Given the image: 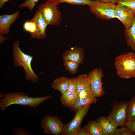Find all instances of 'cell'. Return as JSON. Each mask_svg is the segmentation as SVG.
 Here are the masks:
<instances>
[{
    "label": "cell",
    "mask_w": 135,
    "mask_h": 135,
    "mask_svg": "<svg viewBox=\"0 0 135 135\" xmlns=\"http://www.w3.org/2000/svg\"><path fill=\"white\" fill-rule=\"evenodd\" d=\"M49 95L38 97H32L24 93L12 92L4 94L0 100V107L2 111L12 104H16L36 108L42 103L51 98Z\"/></svg>",
    "instance_id": "cell-1"
},
{
    "label": "cell",
    "mask_w": 135,
    "mask_h": 135,
    "mask_svg": "<svg viewBox=\"0 0 135 135\" xmlns=\"http://www.w3.org/2000/svg\"><path fill=\"white\" fill-rule=\"evenodd\" d=\"M20 42L16 41L13 44V58L14 65L16 68L22 66L23 68L27 80L35 83L39 80L38 76L34 72L32 67L33 56L24 53L19 47Z\"/></svg>",
    "instance_id": "cell-2"
},
{
    "label": "cell",
    "mask_w": 135,
    "mask_h": 135,
    "mask_svg": "<svg viewBox=\"0 0 135 135\" xmlns=\"http://www.w3.org/2000/svg\"><path fill=\"white\" fill-rule=\"evenodd\" d=\"M114 64L118 76L122 78H135V54L128 52L118 56Z\"/></svg>",
    "instance_id": "cell-3"
},
{
    "label": "cell",
    "mask_w": 135,
    "mask_h": 135,
    "mask_svg": "<svg viewBox=\"0 0 135 135\" xmlns=\"http://www.w3.org/2000/svg\"><path fill=\"white\" fill-rule=\"evenodd\" d=\"M57 6L52 2L46 0L38 7L37 10L41 13L48 25L58 26L60 24L62 15Z\"/></svg>",
    "instance_id": "cell-4"
},
{
    "label": "cell",
    "mask_w": 135,
    "mask_h": 135,
    "mask_svg": "<svg viewBox=\"0 0 135 135\" xmlns=\"http://www.w3.org/2000/svg\"><path fill=\"white\" fill-rule=\"evenodd\" d=\"M116 6L111 2L92 0L88 6L91 12L96 17L105 20L116 18L114 13Z\"/></svg>",
    "instance_id": "cell-5"
},
{
    "label": "cell",
    "mask_w": 135,
    "mask_h": 135,
    "mask_svg": "<svg viewBox=\"0 0 135 135\" xmlns=\"http://www.w3.org/2000/svg\"><path fill=\"white\" fill-rule=\"evenodd\" d=\"M128 102L122 101L114 102L107 118L118 126H125L127 121Z\"/></svg>",
    "instance_id": "cell-6"
},
{
    "label": "cell",
    "mask_w": 135,
    "mask_h": 135,
    "mask_svg": "<svg viewBox=\"0 0 135 135\" xmlns=\"http://www.w3.org/2000/svg\"><path fill=\"white\" fill-rule=\"evenodd\" d=\"M90 104H87L78 109L73 119L64 124L60 134L62 135H77L81 127L82 122L87 114Z\"/></svg>",
    "instance_id": "cell-7"
},
{
    "label": "cell",
    "mask_w": 135,
    "mask_h": 135,
    "mask_svg": "<svg viewBox=\"0 0 135 135\" xmlns=\"http://www.w3.org/2000/svg\"><path fill=\"white\" fill-rule=\"evenodd\" d=\"M64 125L57 116L48 115L42 118L41 123L44 132L51 135L60 134Z\"/></svg>",
    "instance_id": "cell-8"
},
{
    "label": "cell",
    "mask_w": 135,
    "mask_h": 135,
    "mask_svg": "<svg viewBox=\"0 0 135 135\" xmlns=\"http://www.w3.org/2000/svg\"><path fill=\"white\" fill-rule=\"evenodd\" d=\"M90 86V92L97 98H100L104 95L102 88V79L103 76L102 70L95 68L88 75Z\"/></svg>",
    "instance_id": "cell-9"
},
{
    "label": "cell",
    "mask_w": 135,
    "mask_h": 135,
    "mask_svg": "<svg viewBox=\"0 0 135 135\" xmlns=\"http://www.w3.org/2000/svg\"><path fill=\"white\" fill-rule=\"evenodd\" d=\"M116 18L122 23L124 28L129 25L132 22L135 16V11L128 7L117 4L115 10Z\"/></svg>",
    "instance_id": "cell-10"
},
{
    "label": "cell",
    "mask_w": 135,
    "mask_h": 135,
    "mask_svg": "<svg viewBox=\"0 0 135 135\" xmlns=\"http://www.w3.org/2000/svg\"><path fill=\"white\" fill-rule=\"evenodd\" d=\"M30 20L35 22L36 26V31L34 33L31 34V37L37 39L46 38V30L48 25L41 13L37 10L33 18Z\"/></svg>",
    "instance_id": "cell-11"
},
{
    "label": "cell",
    "mask_w": 135,
    "mask_h": 135,
    "mask_svg": "<svg viewBox=\"0 0 135 135\" xmlns=\"http://www.w3.org/2000/svg\"><path fill=\"white\" fill-rule=\"evenodd\" d=\"M62 58L64 60L74 62L79 64L82 63L84 60V50L78 47H72L64 52Z\"/></svg>",
    "instance_id": "cell-12"
},
{
    "label": "cell",
    "mask_w": 135,
    "mask_h": 135,
    "mask_svg": "<svg viewBox=\"0 0 135 135\" xmlns=\"http://www.w3.org/2000/svg\"><path fill=\"white\" fill-rule=\"evenodd\" d=\"M20 12L16 11L14 14L8 15L4 14L0 16V34H7L9 32L10 25L14 22L19 17Z\"/></svg>",
    "instance_id": "cell-13"
},
{
    "label": "cell",
    "mask_w": 135,
    "mask_h": 135,
    "mask_svg": "<svg viewBox=\"0 0 135 135\" xmlns=\"http://www.w3.org/2000/svg\"><path fill=\"white\" fill-rule=\"evenodd\" d=\"M124 35L126 44L135 52V16L131 23L125 28Z\"/></svg>",
    "instance_id": "cell-14"
},
{
    "label": "cell",
    "mask_w": 135,
    "mask_h": 135,
    "mask_svg": "<svg viewBox=\"0 0 135 135\" xmlns=\"http://www.w3.org/2000/svg\"><path fill=\"white\" fill-rule=\"evenodd\" d=\"M97 97L90 92L85 97L76 98L75 101L70 107L72 110L76 111L79 108L87 104H95L97 102Z\"/></svg>",
    "instance_id": "cell-15"
},
{
    "label": "cell",
    "mask_w": 135,
    "mask_h": 135,
    "mask_svg": "<svg viewBox=\"0 0 135 135\" xmlns=\"http://www.w3.org/2000/svg\"><path fill=\"white\" fill-rule=\"evenodd\" d=\"M96 121L101 127L103 135H112L118 127L105 116L98 118Z\"/></svg>",
    "instance_id": "cell-16"
},
{
    "label": "cell",
    "mask_w": 135,
    "mask_h": 135,
    "mask_svg": "<svg viewBox=\"0 0 135 135\" xmlns=\"http://www.w3.org/2000/svg\"><path fill=\"white\" fill-rule=\"evenodd\" d=\"M76 78L77 80V91L78 94L83 91L90 92V86L88 75L81 74Z\"/></svg>",
    "instance_id": "cell-17"
},
{
    "label": "cell",
    "mask_w": 135,
    "mask_h": 135,
    "mask_svg": "<svg viewBox=\"0 0 135 135\" xmlns=\"http://www.w3.org/2000/svg\"><path fill=\"white\" fill-rule=\"evenodd\" d=\"M51 87L62 94L67 91L68 86V78L62 76L57 78L54 80L51 84Z\"/></svg>",
    "instance_id": "cell-18"
},
{
    "label": "cell",
    "mask_w": 135,
    "mask_h": 135,
    "mask_svg": "<svg viewBox=\"0 0 135 135\" xmlns=\"http://www.w3.org/2000/svg\"><path fill=\"white\" fill-rule=\"evenodd\" d=\"M84 128L88 135H103L100 126L94 120L90 121Z\"/></svg>",
    "instance_id": "cell-19"
},
{
    "label": "cell",
    "mask_w": 135,
    "mask_h": 135,
    "mask_svg": "<svg viewBox=\"0 0 135 135\" xmlns=\"http://www.w3.org/2000/svg\"><path fill=\"white\" fill-rule=\"evenodd\" d=\"M77 92L66 91L62 94L60 97L62 104L66 107H70L74 103L77 97Z\"/></svg>",
    "instance_id": "cell-20"
},
{
    "label": "cell",
    "mask_w": 135,
    "mask_h": 135,
    "mask_svg": "<svg viewBox=\"0 0 135 135\" xmlns=\"http://www.w3.org/2000/svg\"><path fill=\"white\" fill-rule=\"evenodd\" d=\"M135 120V95L128 102L127 121Z\"/></svg>",
    "instance_id": "cell-21"
},
{
    "label": "cell",
    "mask_w": 135,
    "mask_h": 135,
    "mask_svg": "<svg viewBox=\"0 0 135 135\" xmlns=\"http://www.w3.org/2000/svg\"><path fill=\"white\" fill-rule=\"evenodd\" d=\"M58 5L62 3H66L71 4L79 5L88 6L91 2V0H48Z\"/></svg>",
    "instance_id": "cell-22"
},
{
    "label": "cell",
    "mask_w": 135,
    "mask_h": 135,
    "mask_svg": "<svg viewBox=\"0 0 135 135\" xmlns=\"http://www.w3.org/2000/svg\"><path fill=\"white\" fill-rule=\"evenodd\" d=\"M64 60V65L67 70L72 74L76 73L78 70L79 64L74 62Z\"/></svg>",
    "instance_id": "cell-23"
},
{
    "label": "cell",
    "mask_w": 135,
    "mask_h": 135,
    "mask_svg": "<svg viewBox=\"0 0 135 135\" xmlns=\"http://www.w3.org/2000/svg\"><path fill=\"white\" fill-rule=\"evenodd\" d=\"M23 28L25 31L30 32L31 34L34 33L36 30V26L35 22L30 20L26 21L24 23Z\"/></svg>",
    "instance_id": "cell-24"
},
{
    "label": "cell",
    "mask_w": 135,
    "mask_h": 135,
    "mask_svg": "<svg viewBox=\"0 0 135 135\" xmlns=\"http://www.w3.org/2000/svg\"><path fill=\"white\" fill-rule=\"evenodd\" d=\"M112 135H135V134L125 126L120 128H117Z\"/></svg>",
    "instance_id": "cell-25"
},
{
    "label": "cell",
    "mask_w": 135,
    "mask_h": 135,
    "mask_svg": "<svg viewBox=\"0 0 135 135\" xmlns=\"http://www.w3.org/2000/svg\"><path fill=\"white\" fill-rule=\"evenodd\" d=\"M39 0H26L20 4L19 6L20 8L26 7L31 12L34 6Z\"/></svg>",
    "instance_id": "cell-26"
},
{
    "label": "cell",
    "mask_w": 135,
    "mask_h": 135,
    "mask_svg": "<svg viewBox=\"0 0 135 135\" xmlns=\"http://www.w3.org/2000/svg\"><path fill=\"white\" fill-rule=\"evenodd\" d=\"M68 80L69 86L67 91L71 92H76L77 85L76 78H69Z\"/></svg>",
    "instance_id": "cell-27"
},
{
    "label": "cell",
    "mask_w": 135,
    "mask_h": 135,
    "mask_svg": "<svg viewBox=\"0 0 135 135\" xmlns=\"http://www.w3.org/2000/svg\"><path fill=\"white\" fill-rule=\"evenodd\" d=\"M117 4L127 6L135 11V0H119Z\"/></svg>",
    "instance_id": "cell-28"
},
{
    "label": "cell",
    "mask_w": 135,
    "mask_h": 135,
    "mask_svg": "<svg viewBox=\"0 0 135 135\" xmlns=\"http://www.w3.org/2000/svg\"><path fill=\"white\" fill-rule=\"evenodd\" d=\"M13 132L14 135H31L29 131L20 128H13Z\"/></svg>",
    "instance_id": "cell-29"
},
{
    "label": "cell",
    "mask_w": 135,
    "mask_h": 135,
    "mask_svg": "<svg viewBox=\"0 0 135 135\" xmlns=\"http://www.w3.org/2000/svg\"><path fill=\"white\" fill-rule=\"evenodd\" d=\"M125 126L135 134V120L127 121Z\"/></svg>",
    "instance_id": "cell-30"
},
{
    "label": "cell",
    "mask_w": 135,
    "mask_h": 135,
    "mask_svg": "<svg viewBox=\"0 0 135 135\" xmlns=\"http://www.w3.org/2000/svg\"><path fill=\"white\" fill-rule=\"evenodd\" d=\"M89 92L84 91H82L78 94L77 97L79 98H82L85 97L88 95Z\"/></svg>",
    "instance_id": "cell-31"
},
{
    "label": "cell",
    "mask_w": 135,
    "mask_h": 135,
    "mask_svg": "<svg viewBox=\"0 0 135 135\" xmlns=\"http://www.w3.org/2000/svg\"><path fill=\"white\" fill-rule=\"evenodd\" d=\"M77 135H88V134L84 128H82L81 127L78 132Z\"/></svg>",
    "instance_id": "cell-32"
},
{
    "label": "cell",
    "mask_w": 135,
    "mask_h": 135,
    "mask_svg": "<svg viewBox=\"0 0 135 135\" xmlns=\"http://www.w3.org/2000/svg\"><path fill=\"white\" fill-rule=\"evenodd\" d=\"M92 1H97L102 2H111L114 4H117L119 0H91Z\"/></svg>",
    "instance_id": "cell-33"
},
{
    "label": "cell",
    "mask_w": 135,
    "mask_h": 135,
    "mask_svg": "<svg viewBox=\"0 0 135 135\" xmlns=\"http://www.w3.org/2000/svg\"><path fill=\"white\" fill-rule=\"evenodd\" d=\"M10 0H0V8H2L4 4L6 2Z\"/></svg>",
    "instance_id": "cell-34"
},
{
    "label": "cell",
    "mask_w": 135,
    "mask_h": 135,
    "mask_svg": "<svg viewBox=\"0 0 135 135\" xmlns=\"http://www.w3.org/2000/svg\"><path fill=\"white\" fill-rule=\"evenodd\" d=\"M7 39V38L5 37L2 34H0V43L2 44Z\"/></svg>",
    "instance_id": "cell-35"
}]
</instances>
